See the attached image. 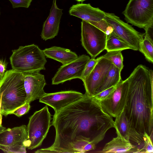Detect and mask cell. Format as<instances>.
<instances>
[{"label": "cell", "mask_w": 153, "mask_h": 153, "mask_svg": "<svg viewBox=\"0 0 153 153\" xmlns=\"http://www.w3.org/2000/svg\"><path fill=\"white\" fill-rule=\"evenodd\" d=\"M54 142L36 153H85L91 143L96 145L107 131L114 128L112 117L102 109L99 100L86 93L79 100L55 112L51 122Z\"/></svg>", "instance_id": "cell-1"}, {"label": "cell", "mask_w": 153, "mask_h": 153, "mask_svg": "<svg viewBox=\"0 0 153 153\" xmlns=\"http://www.w3.org/2000/svg\"><path fill=\"white\" fill-rule=\"evenodd\" d=\"M153 71L140 65L127 78L128 85L124 110L131 127L152 138Z\"/></svg>", "instance_id": "cell-2"}, {"label": "cell", "mask_w": 153, "mask_h": 153, "mask_svg": "<svg viewBox=\"0 0 153 153\" xmlns=\"http://www.w3.org/2000/svg\"><path fill=\"white\" fill-rule=\"evenodd\" d=\"M26 94L22 73L13 69L0 79V113L6 116L25 103Z\"/></svg>", "instance_id": "cell-3"}, {"label": "cell", "mask_w": 153, "mask_h": 153, "mask_svg": "<svg viewBox=\"0 0 153 153\" xmlns=\"http://www.w3.org/2000/svg\"><path fill=\"white\" fill-rule=\"evenodd\" d=\"M10 60L12 69L22 73L45 70L47 62L43 51L34 44L19 46L12 51Z\"/></svg>", "instance_id": "cell-4"}, {"label": "cell", "mask_w": 153, "mask_h": 153, "mask_svg": "<svg viewBox=\"0 0 153 153\" xmlns=\"http://www.w3.org/2000/svg\"><path fill=\"white\" fill-rule=\"evenodd\" d=\"M51 116L46 105L30 117L27 126L30 142L28 149H34L42 144L51 126Z\"/></svg>", "instance_id": "cell-5"}, {"label": "cell", "mask_w": 153, "mask_h": 153, "mask_svg": "<svg viewBox=\"0 0 153 153\" xmlns=\"http://www.w3.org/2000/svg\"><path fill=\"white\" fill-rule=\"evenodd\" d=\"M122 13L128 23L144 29L153 23V0H129Z\"/></svg>", "instance_id": "cell-6"}, {"label": "cell", "mask_w": 153, "mask_h": 153, "mask_svg": "<svg viewBox=\"0 0 153 153\" xmlns=\"http://www.w3.org/2000/svg\"><path fill=\"white\" fill-rule=\"evenodd\" d=\"M30 145L25 125L6 128L0 132V149L4 152L25 153Z\"/></svg>", "instance_id": "cell-7"}, {"label": "cell", "mask_w": 153, "mask_h": 153, "mask_svg": "<svg viewBox=\"0 0 153 153\" xmlns=\"http://www.w3.org/2000/svg\"><path fill=\"white\" fill-rule=\"evenodd\" d=\"M106 39L105 33L89 22L82 20L81 44L91 58H95L105 49Z\"/></svg>", "instance_id": "cell-8"}, {"label": "cell", "mask_w": 153, "mask_h": 153, "mask_svg": "<svg viewBox=\"0 0 153 153\" xmlns=\"http://www.w3.org/2000/svg\"><path fill=\"white\" fill-rule=\"evenodd\" d=\"M105 19L117 36L128 44L133 50L139 51L144 34L137 31L114 13L105 12Z\"/></svg>", "instance_id": "cell-9"}, {"label": "cell", "mask_w": 153, "mask_h": 153, "mask_svg": "<svg viewBox=\"0 0 153 153\" xmlns=\"http://www.w3.org/2000/svg\"><path fill=\"white\" fill-rule=\"evenodd\" d=\"M128 85L127 78L122 79L115 89L105 99L100 101L103 110L112 117H116L124 109Z\"/></svg>", "instance_id": "cell-10"}, {"label": "cell", "mask_w": 153, "mask_h": 153, "mask_svg": "<svg viewBox=\"0 0 153 153\" xmlns=\"http://www.w3.org/2000/svg\"><path fill=\"white\" fill-rule=\"evenodd\" d=\"M90 57L83 54L74 60L62 65L52 79V85H58L74 79L81 80L85 67Z\"/></svg>", "instance_id": "cell-11"}, {"label": "cell", "mask_w": 153, "mask_h": 153, "mask_svg": "<svg viewBox=\"0 0 153 153\" xmlns=\"http://www.w3.org/2000/svg\"><path fill=\"white\" fill-rule=\"evenodd\" d=\"M113 65L102 56L92 71L82 81L86 94L92 97L102 84L109 69Z\"/></svg>", "instance_id": "cell-12"}, {"label": "cell", "mask_w": 153, "mask_h": 153, "mask_svg": "<svg viewBox=\"0 0 153 153\" xmlns=\"http://www.w3.org/2000/svg\"><path fill=\"white\" fill-rule=\"evenodd\" d=\"M84 95L79 92L72 90L45 93L39 99V102L50 106L56 112L81 99Z\"/></svg>", "instance_id": "cell-13"}, {"label": "cell", "mask_w": 153, "mask_h": 153, "mask_svg": "<svg viewBox=\"0 0 153 153\" xmlns=\"http://www.w3.org/2000/svg\"><path fill=\"white\" fill-rule=\"evenodd\" d=\"M23 74V73H22ZM24 85L26 94L25 103L39 99L45 93L46 84L44 76L38 72L23 73Z\"/></svg>", "instance_id": "cell-14"}, {"label": "cell", "mask_w": 153, "mask_h": 153, "mask_svg": "<svg viewBox=\"0 0 153 153\" xmlns=\"http://www.w3.org/2000/svg\"><path fill=\"white\" fill-rule=\"evenodd\" d=\"M56 2L53 0L50 13L43 23L41 36L45 41L54 38L59 32L63 10L58 8Z\"/></svg>", "instance_id": "cell-15"}, {"label": "cell", "mask_w": 153, "mask_h": 153, "mask_svg": "<svg viewBox=\"0 0 153 153\" xmlns=\"http://www.w3.org/2000/svg\"><path fill=\"white\" fill-rule=\"evenodd\" d=\"M70 15L91 22L105 19V13L98 8L93 7L90 4L78 3L73 5L69 11Z\"/></svg>", "instance_id": "cell-16"}, {"label": "cell", "mask_w": 153, "mask_h": 153, "mask_svg": "<svg viewBox=\"0 0 153 153\" xmlns=\"http://www.w3.org/2000/svg\"><path fill=\"white\" fill-rule=\"evenodd\" d=\"M116 130L117 136L106 143L99 152L108 153H138L136 146L129 141L123 137L118 131Z\"/></svg>", "instance_id": "cell-17"}, {"label": "cell", "mask_w": 153, "mask_h": 153, "mask_svg": "<svg viewBox=\"0 0 153 153\" xmlns=\"http://www.w3.org/2000/svg\"><path fill=\"white\" fill-rule=\"evenodd\" d=\"M42 51L46 57L59 62L62 65L74 60L78 57L75 52L59 47L53 46Z\"/></svg>", "instance_id": "cell-18"}, {"label": "cell", "mask_w": 153, "mask_h": 153, "mask_svg": "<svg viewBox=\"0 0 153 153\" xmlns=\"http://www.w3.org/2000/svg\"><path fill=\"white\" fill-rule=\"evenodd\" d=\"M120 73L119 69L113 64L106 74L102 84L96 91L95 94L116 85L122 79Z\"/></svg>", "instance_id": "cell-19"}, {"label": "cell", "mask_w": 153, "mask_h": 153, "mask_svg": "<svg viewBox=\"0 0 153 153\" xmlns=\"http://www.w3.org/2000/svg\"><path fill=\"white\" fill-rule=\"evenodd\" d=\"M128 49L132 50L131 47L117 36L113 31L107 38L105 49L107 51Z\"/></svg>", "instance_id": "cell-20"}, {"label": "cell", "mask_w": 153, "mask_h": 153, "mask_svg": "<svg viewBox=\"0 0 153 153\" xmlns=\"http://www.w3.org/2000/svg\"><path fill=\"white\" fill-rule=\"evenodd\" d=\"M114 126V128L118 131L121 136L129 141V132L131 127L124 109L119 115L115 117Z\"/></svg>", "instance_id": "cell-21"}, {"label": "cell", "mask_w": 153, "mask_h": 153, "mask_svg": "<svg viewBox=\"0 0 153 153\" xmlns=\"http://www.w3.org/2000/svg\"><path fill=\"white\" fill-rule=\"evenodd\" d=\"M121 50L107 51L102 56L110 61L112 63L118 68L120 72L123 69V57Z\"/></svg>", "instance_id": "cell-22"}, {"label": "cell", "mask_w": 153, "mask_h": 153, "mask_svg": "<svg viewBox=\"0 0 153 153\" xmlns=\"http://www.w3.org/2000/svg\"><path fill=\"white\" fill-rule=\"evenodd\" d=\"M139 51L144 55L148 61L153 63V43L144 38L140 43Z\"/></svg>", "instance_id": "cell-23"}, {"label": "cell", "mask_w": 153, "mask_h": 153, "mask_svg": "<svg viewBox=\"0 0 153 153\" xmlns=\"http://www.w3.org/2000/svg\"><path fill=\"white\" fill-rule=\"evenodd\" d=\"M102 56L95 59V58L90 59L87 63L84 68L81 80H83L93 70L95 65Z\"/></svg>", "instance_id": "cell-24"}, {"label": "cell", "mask_w": 153, "mask_h": 153, "mask_svg": "<svg viewBox=\"0 0 153 153\" xmlns=\"http://www.w3.org/2000/svg\"><path fill=\"white\" fill-rule=\"evenodd\" d=\"M143 138L144 141L143 153H152L153 147L152 139L146 133L143 134Z\"/></svg>", "instance_id": "cell-25"}, {"label": "cell", "mask_w": 153, "mask_h": 153, "mask_svg": "<svg viewBox=\"0 0 153 153\" xmlns=\"http://www.w3.org/2000/svg\"><path fill=\"white\" fill-rule=\"evenodd\" d=\"M117 85L97 93L94 95L92 97L100 101L104 100L107 97L114 91Z\"/></svg>", "instance_id": "cell-26"}, {"label": "cell", "mask_w": 153, "mask_h": 153, "mask_svg": "<svg viewBox=\"0 0 153 153\" xmlns=\"http://www.w3.org/2000/svg\"><path fill=\"white\" fill-rule=\"evenodd\" d=\"M13 8L19 7L28 8L30 6L32 0H9Z\"/></svg>", "instance_id": "cell-27"}, {"label": "cell", "mask_w": 153, "mask_h": 153, "mask_svg": "<svg viewBox=\"0 0 153 153\" xmlns=\"http://www.w3.org/2000/svg\"><path fill=\"white\" fill-rule=\"evenodd\" d=\"M30 103H26L13 111L12 114H14L19 117L27 113L30 109Z\"/></svg>", "instance_id": "cell-28"}, {"label": "cell", "mask_w": 153, "mask_h": 153, "mask_svg": "<svg viewBox=\"0 0 153 153\" xmlns=\"http://www.w3.org/2000/svg\"><path fill=\"white\" fill-rule=\"evenodd\" d=\"M105 33L108 25L105 19L97 22H89Z\"/></svg>", "instance_id": "cell-29"}, {"label": "cell", "mask_w": 153, "mask_h": 153, "mask_svg": "<svg viewBox=\"0 0 153 153\" xmlns=\"http://www.w3.org/2000/svg\"><path fill=\"white\" fill-rule=\"evenodd\" d=\"M145 33L144 34L145 38L153 43V23L147 26L144 29Z\"/></svg>", "instance_id": "cell-30"}, {"label": "cell", "mask_w": 153, "mask_h": 153, "mask_svg": "<svg viewBox=\"0 0 153 153\" xmlns=\"http://www.w3.org/2000/svg\"><path fill=\"white\" fill-rule=\"evenodd\" d=\"M8 62L3 59H0V79L4 76L6 71Z\"/></svg>", "instance_id": "cell-31"}, {"label": "cell", "mask_w": 153, "mask_h": 153, "mask_svg": "<svg viewBox=\"0 0 153 153\" xmlns=\"http://www.w3.org/2000/svg\"><path fill=\"white\" fill-rule=\"evenodd\" d=\"M6 129V128L2 126L0 127V132L3 131Z\"/></svg>", "instance_id": "cell-32"}, {"label": "cell", "mask_w": 153, "mask_h": 153, "mask_svg": "<svg viewBox=\"0 0 153 153\" xmlns=\"http://www.w3.org/2000/svg\"><path fill=\"white\" fill-rule=\"evenodd\" d=\"M2 114L0 112V127L2 126Z\"/></svg>", "instance_id": "cell-33"}, {"label": "cell", "mask_w": 153, "mask_h": 153, "mask_svg": "<svg viewBox=\"0 0 153 153\" xmlns=\"http://www.w3.org/2000/svg\"><path fill=\"white\" fill-rule=\"evenodd\" d=\"M74 0L76 1L79 2H82L83 1H85L87 0Z\"/></svg>", "instance_id": "cell-34"}, {"label": "cell", "mask_w": 153, "mask_h": 153, "mask_svg": "<svg viewBox=\"0 0 153 153\" xmlns=\"http://www.w3.org/2000/svg\"><path fill=\"white\" fill-rule=\"evenodd\" d=\"M0 108H1V101H0Z\"/></svg>", "instance_id": "cell-35"}, {"label": "cell", "mask_w": 153, "mask_h": 153, "mask_svg": "<svg viewBox=\"0 0 153 153\" xmlns=\"http://www.w3.org/2000/svg\"><path fill=\"white\" fill-rule=\"evenodd\" d=\"M0 14H1V12H0Z\"/></svg>", "instance_id": "cell-36"}]
</instances>
